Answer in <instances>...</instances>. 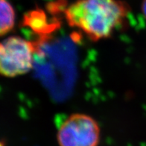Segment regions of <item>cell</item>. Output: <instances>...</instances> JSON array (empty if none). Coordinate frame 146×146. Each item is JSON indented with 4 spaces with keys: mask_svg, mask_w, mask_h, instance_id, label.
Returning <instances> with one entry per match:
<instances>
[{
    "mask_svg": "<svg viewBox=\"0 0 146 146\" xmlns=\"http://www.w3.org/2000/svg\"><path fill=\"white\" fill-rule=\"evenodd\" d=\"M129 13L127 4L119 0H77L65 9L68 25L94 42L110 37Z\"/></svg>",
    "mask_w": 146,
    "mask_h": 146,
    "instance_id": "6da1fadb",
    "label": "cell"
},
{
    "mask_svg": "<svg viewBox=\"0 0 146 146\" xmlns=\"http://www.w3.org/2000/svg\"><path fill=\"white\" fill-rule=\"evenodd\" d=\"M35 46L21 36H11L0 43V73L14 78L31 71L34 64Z\"/></svg>",
    "mask_w": 146,
    "mask_h": 146,
    "instance_id": "7a4b0ae2",
    "label": "cell"
},
{
    "mask_svg": "<svg viewBox=\"0 0 146 146\" xmlns=\"http://www.w3.org/2000/svg\"><path fill=\"white\" fill-rule=\"evenodd\" d=\"M100 126L90 115L74 113L60 125L57 133L59 146H98Z\"/></svg>",
    "mask_w": 146,
    "mask_h": 146,
    "instance_id": "3957f363",
    "label": "cell"
},
{
    "mask_svg": "<svg viewBox=\"0 0 146 146\" xmlns=\"http://www.w3.org/2000/svg\"><path fill=\"white\" fill-rule=\"evenodd\" d=\"M0 35L4 36L11 31L15 25V11L8 0H0Z\"/></svg>",
    "mask_w": 146,
    "mask_h": 146,
    "instance_id": "277c9868",
    "label": "cell"
},
{
    "mask_svg": "<svg viewBox=\"0 0 146 146\" xmlns=\"http://www.w3.org/2000/svg\"><path fill=\"white\" fill-rule=\"evenodd\" d=\"M25 21L36 31H42L47 28L46 14L41 10H35L25 14Z\"/></svg>",
    "mask_w": 146,
    "mask_h": 146,
    "instance_id": "5b68a950",
    "label": "cell"
},
{
    "mask_svg": "<svg viewBox=\"0 0 146 146\" xmlns=\"http://www.w3.org/2000/svg\"><path fill=\"white\" fill-rule=\"evenodd\" d=\"M142 12L144 17L146 19V0H143L142 3Z\"/></svg>",
    "mask_w": 146,
    "mask_h": 146,
    "instance_id": "8992f818",
    "label": "cell"
}]
</instances>
